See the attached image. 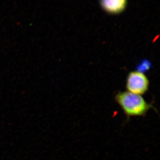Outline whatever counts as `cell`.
<instances>
[{"label":"cell","instance_id":"6da1fadb","mask_svg":"<svg viewBox=\"0 0 160 160\" xmlns=\"http://www.w3.org/2000/svg\"><path fill=\"white\" fill-rule=\"evenodd\" d=\"M115 100L127 120L133 117H145L149 109L156 110L152 103L147 102L142 96L129 92H118L115 96Z\"/></svg>","mask_w":160,"mask_h":160},{"label":"cell","instance_id":"7a4b0ae2","mask_svg":"<svg viewBox=\"0 0 160 160\" xmlns=\"http://www.w3.org/2000/svg\"><path fill=\"white\" fill-rule=\"evenodd\" d=\"M149 81L144 72L132 71L128 73L126 79V87L127 91L139 95L145 94L148 91Z\"/></svg>","mask_w":160,"mask_h":160},{"label":"cell","instance_id":"3957f363","mask_svg":"<svg viewBox=\"0 0 160 160\" xmlns=\"http://www.w3.org/2000/svg\"><path fill=\"white\" fill-rule=\"evenodd\" d=\"M100 6L107 14L117 15L126 10L128 5L127 0H99Z\"/></svg>","mask_w":160,"mask_h":160}]
</instances>
